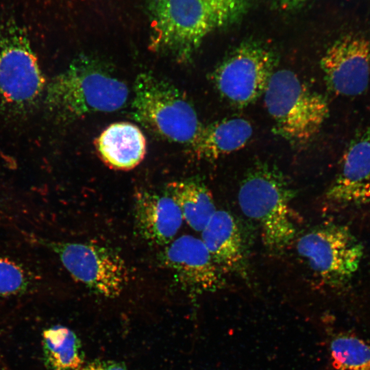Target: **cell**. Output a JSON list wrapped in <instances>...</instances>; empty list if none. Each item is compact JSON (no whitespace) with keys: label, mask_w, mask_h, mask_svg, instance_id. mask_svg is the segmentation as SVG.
Returning a JSON list of instances; mask_svg holds the SVG:
<instances>
[{"label":"cell","mask_w":370,"mask_h":370,"mask_svg":"<svg viewBox=\"0 0 370 370\" xmlns=\"http://www.w3.org/2000/svg\"><path fill=\"white\" fill-rule=\"evenodd\" d=\"M45 96L46 107L57 120L71 122L119 110L127 103L129 89L104 63L80 56L49 82Z\"/></svg>","instance_id":"obj_1"},{"label":"cell","mask_w":370,"mask_h":370,"mask_svg":"<svg viewBox=\"0 0 370 370\" xmlns=\"http://www.w3.org/2000/svg\"><path fill=\"white\" fill-rule=\"evenodd\" d=\"M295 195L285 175L276 167L258 162L245 175L238 193L243 213L260 227L264 245L280 252L295 236L291 209Z\"/></svg>","instance_id":"obj_2"},{"label":"cell","mask_w":370,"mask_h":370,"mask_svg":"<svg viewBox=\"0 0 370 370\" xmlns=\"http://www.w3.org/2000/svg\"><path fill=\"white\" fill-rule=\"evenodd\" d=\"M149 49L180 63L189 62L204 38L225 25L203 0H146Z\"/></svg>","instance_id":"obj_3"},{"label":"cell","mask_w":370,"mask_h":370,"mask_svg":"<svg viewBox=\"0 0 370 370\" xmlns=\"http://www.w3.org/2000/svg\"><path fill=\"white\" fill-rule=\"evenodd\" d=\"M263 95L274 132L296 147L309 144L329 114L323 95L288 69L275 71Z\"/></svg>","instance_id":"obj_4"},{"label":"cell","mask_w":370,"mask_h":370,"mask_svg":"<svg viewBox=\"0 0 370 370\" xmlns=\"http://www.w3.org/2000/svg\"><path fill=\"white\" fill-rule=\"evenodd\" d=\"M132 114L159 137L181 144L189 145L202 126L185 95L149 73L138 75L134 82Z\"/></svg>","instance_id":"obj_5"},{"label":"cell","mask_w":370,"mask_h":370,"mask_svg":"<svg viewBox=\"0 0 370 370\" xmlns=\"http://www.w3.org/2000/svg\"><path fill=\"white\" fill-rule=\"evenodd\" d=\"M277 62L275 53L268 46L245 41L215 67L211 79L225 100L243 108L264 95Z\"/></svg>","instance_id":"obj_6"},{"label":"cell","mask_w":370,"mask_h":370,"mask_svg":"<svg viewBox=\"0 0 370 370\" xmlns=\"http://www.w3.org/2000/svg\"><path fill=\"white\" fill-rule=\"evenodd\" d=\"M46 82L26 34L11 27L0 34V99L16 111L32 107Z\"/></svg>","instance_id":"obj_7"},{"label":"cell","mask_w":370,"mask_h":370,"mask_svg":"<svg viewBox=\"0 0 370 370\" xmlns=\"http://www.w3.org/2000/svg\"><path fill=\"white\" fill-rule=\"evenodd\" d=\"M299 255L330 286H339L350 280L358 270L362 255L361 243L346 227L321 225L300 236Z\"/></svg>","instance_id":"obj_8"},{"label":"cell","mask_w":370,"mask_h":370,"mask_svg":"<svg viewBox=\"0 0 370 370\" xmlns=\"http://www.w3.org/2000/svg\"><path fill=\"white\" fill-rule=\"evenodd\" d=\"M76 281L105 297L119 296L129 280L123 258L114 249L89 243L45 241Z\"/></svg>","instance_id":"obj_9"},{"label":"cell","mask_w":370,"mask_h":370,"mask_svg":"<svg viewBox=\"0 0 370 370\" xmlns=\"http://www.w3.org/2000/svg\"><path fill=\"white\" fill-rule=\"evenodd\" d=\"M325 83L337 95L362 94L370 81V42L356 34L336 40L320 61Z\"/></svg>","instance_id":"obj_10"},{"label":"cell","mask_w":370,"mask_h":370,"mask_svg":"<svg viewBox=\"0 0 370 370\" xmlns=\"http://www.w3.org/2000/svg\"><path fill=\"white\" fill-rule=\"evenodd\" d=\"M159 260L182 287L193 293L214 292L224 286L222 272L202 240L194 236L173 240L160 252Z\"/></svg>","instance_id":"obj_11"},{"label":"cell","mask_w":370,"mask_h":370,"mask_svg":"<svg viewBox=\"0 0 370 370\" xmlns=\"http://www.w3.org/2000/svg\"><path fill=\"white\" fill-rule=\"evenodd\" d=\"M325 197L338 204H361L370 199V123L350 141Z\"/></svg>","instance_id":"obj_12"},{"label":"cell","mask_w":370,"mask_h":370,"mask_svg":"<svg viewBox=\"0 0 370 370\" xmlns=\"http://www.w3.org/2000/svg\"><path fill=\"white\" fill-rule=\"evenodd\" d=\"M134 218L138 235L149 243L160 246L174 240L184 221L170 196L145 190L135 195Z\"/></svg>","instance_id":"obj_13"},{"label":"cell","mask_w":370,"mask_h":370,"mask_svg":"<svg viewBox=\"0 0 370 370\" xmlns=\"http://www.w3.org/2000/svg\"><path fill=\"white\" fill-rule=\"evenodd\" d=\"M201 240L221 272L247 278L248 263L241 232L230 212L216 210L201 231Z\"/></svg>","instance_id":"obj_14"},{"label":"cell","mask_w":370,"mask_h":370,"mask_svg":"<svg viewBox=\"0 0 370 370\" xmlns=\"http://www.w3.org/2000/svg\"><path fill=\"white\" fill-rule=\"evenodd\" d=\"M99 158L109 167L127 171L138 165L146 153V140L141 130L127 122L109 125L95 142Z\"/></svg>","instance_id":"obj_15"},{"label":"cell","mask_w":370,"mask_h":370,"mask_svg":"<svg viewBox=\"0 0 370 370\" xmlns=\"http://www.w3.org/2000/svg\"><path fill=\"white\" fill-rule=\"evenodd\" d=\"M253 134V127L246 119H225L202 125L188 145L198 159L214 160L243 148Z\"/></svg>","instance_id":"obj_16"},{"label":"cell","mask_w":370,"mask_h":370,"mask_svg":"<svg viewBox=\"0 0 370 370\" xmlns=\"http://www.w3.org/2000/svg\"><path fill=\"white\" fill-rule=\"evenodd\" d=\"M164 193L177 204L183 219L195 231L201 232L217 210L212 193L197 179L171 182Z\"/></svg>","instance_id":"obj_17"},{"label":"cell","mask_w":370,"mask_h":370,"mask_svg":"<svg viewBox=\"0 0 370 370\" xmlns=\"http://www.w3.org/2000/svg\"><path fill=\"white\" fill-rule=\"evenodd\" d=\"M42 345L45 361L50 369L83 370L80 343L69 328L54 325L45 330Z\"/></svg>","instance_id":"obj_18"},{"label":"cell","mask_w":370,"mask_h":370,"mask_svg":"<svg viewBox=\"0 0 370 370\" xmlns=\"http://www.w3.org/2000/svg\"><path fill=\"white\" fill-rule=\"evenodd\" d=\"M329 348L336 370H370V344L362 338L338 333L330 339Z\"/></svg>","instance_id":"obj_19"},{"label":"cell","mask_w":370,"mask_h":370,"mask_svg":"<svg viewBox=\"0 0 370 370\" xmlns=\"http://www.w3.org/2000/svg\"><path fill=\"white\" fill-rule=\"evenodd\" d=\"M30 273L20 264L0 257V296H10L26 291L32 283Z\"/></svg>","instance_id":"obj_20"},{"label":"cell","mask_w":370,"mask_h":370,"mask_svg":"<svg viewBox=\"0 0 370 370\" xmlns=\"http://www.w3.org/2000/svg\"><path fill=\"white\" fill-rule=\"evenodd\" d=\"M221 17L225 26L232 25L247 13L249 0H203Z\"/></svg>","instance_id":"obj_21"},{"label":"cell","mask_w":370,"mask_h":370,"mask_svg":"<svg viewBox=\"0 0 370 370\" xmlns=\"http://www.w3.org/2000/svg\"><path fill=\"white\" fill-rule=\"evenodd\" d=\"M83 370H126L124 365L112 360H97L85 366Z\"/></svg>","instance_id":"obj_22"},{"label":"cell","mask_w":370,"mask_h":370,"mask_svg":"<svg viewBox=\"0 0 370 370\" xmlns=\"http://www.w3.org/2000/svg\"><path fill=\"white\" fill-rule=\"evenodd\" d=\"M284 9H293L300 7L308 0H275Z\"/></svg>","instance_id":"obj_23"}]
</instances>
